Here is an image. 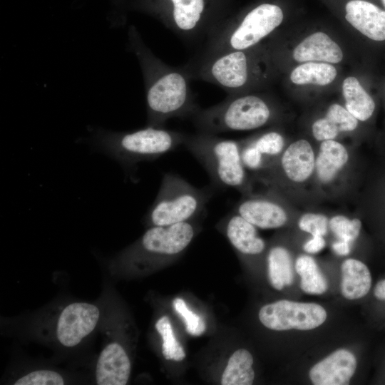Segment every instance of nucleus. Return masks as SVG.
<instances>
[{
	"label": "nucleus",
	"instance_id": "nucleus-25",
	"mask_svg": "<svg viewBox=\"0 0 385 385\" xmlns=\"http://www.w3.org/2000/svg\"><path fill=\"white\" fill-rule=\"evenodd\" d=\"M252 145L262 155L263 163L265 157H274L282 150L284 140L281 133L277 131H268L253 140H245Z\"/></svg>",
	"mask_w": 385,
	"mask_h": 385
},
{
	"label": "nucleus",
	"instance_id": "nucleus-8",
	"mask_svg": "<svg viewBox=\"0 0 385 385\" xmlns=\"http://www.w3.org/2000/svg\"><path fill=\"white\" fill-rule=\"evenodd\" d=\"M100 317L98 307L87 302H73L61 312L56 326L58 342L66 347H74L91 333Z\"/></svg>",
	"mask_w": 385,
	"mask_h": 385
},
{
	"label": "nucleus",
	"instance_id": "nucleus-29",
	"mask_svg": "<svg viewBox=\"0 0 385 385\" xmlns=\"http://www.w3.org/2000/svg\"><path fill=\"white\" fill-rule=\"evenodd\" d=\"M326 118L337 127L339 132L352 131L358 125V120L346 108L337 103L329 106Z\"/></svg>",
	"mask_w": 385,
	"mask_h": 385
},
{
	"label": "nucleus",
	"instance_id": "nucleus-12",
	"mask_svg": "<svg viewBox=\"0 0 385 385\" xmlns=\"http://www.w3.org/2000/svg\"><path fill=\"white\" fill-rule=\"evenodd\" d=\"M130 374V361L123 347L113 342L101 351L96 367L98 385H125Z\"/></svg>",
	"mask_w": 385,
	"mask_h": 385
},
{
	"label": "nucleus",
	"instance_id": "nucleus-22",
	"mask_svg": "<svg viewBox=\"0 0 385 385\" xmlns=\"http://www.w3.org/2000/svg\"><path fill=\"white\" fill-rule=\"evenodd\" d=\"M336 76L337 70L331 64L324 62H306L292 71L290 80L297 85L325 86L332 83Z\"/></svg>",
	"mask_w": 385,
	"mask_h": 385
},
{
	"label": "nucleus",
	"instance_id": "nucleus-5",
	"mask_svg": "<svg viewBox=\"0 0 385 385\" xmlns=\"http://www.w3.org/2000/svg\"><path fill=\"white\" fill-rule=\"evenodd\" d=\"M212 194L211 188H198L177 174L165 173L147 222L151 226L188 222L205 209Z\"/></svg>",
	"mask_w": 385,
	"mask_h": 385
},
{
	"label": "nucleus",
	"instance_id": "nucleus-21",
	"mask_svg": "<svg viewBox=\"0 0 385 385\" xmlns=\"http://www.w3.org/2000/svg\"><path fill=\"white\" fill-rule=\"evenodd\" d=\"M268 277L271 285L282 290L293 281L292 258L289 251L282 246L272 247L267 256Z\"/></svg>",
	"mask_w": 385,
	"mask_h": 385
},
{
	"label": "nucleus",
	"instance_id": "nucleus-1",
	"mask_svg": "<svg viewBox=\"0 0 385 385\" xmlns=\"http://www.w3.org/2000/svg\"><path fill=\"white\" fill-rule=\"evenodd\" d=\"M128 46L141 68L145 91L147 125L163 127L172 118L192 117L200 108L183 66L166 64L152 52L135 26L128 32Z\"/></svg>",
	"mask_w": 385,
	"mask_h": 385
},
{
	"label": "nucleus",
	"instance_id": "nucleus-28",
	"mask_svg": "<svg viewBox=\"0 0 385 385\" xmlns=\"http://www.w3.org/2000/svg\"><path fill=\"white\" fill-rule=\"evenodd\" d=\"M65 381L63 376L52 370H36L17 379L15 385H63Z\"/></svg>",
	"mask_w": 385,
	"mask_h": 385
},
{
	"label": "nucleus",
	"instance_id": "nucleus-36",
	"mask_svg": "<svg viewBox=\"0 0 385 385\" xmlns=\"http://www.w3.org/2000/svg\"><path fill=\"white\" fill-rule=\"evenodd\" d=\"M382 1H383V4H384V5L385 6V0H382Z\"/></svg>",
	"mask_w": 385,
	"mask_h": 385
},
{
	"label": "nucleus",
	"instance_id": "nucleus-14",
	"mask_svg": "<svg viewBox=\"0 0 385 385\" xmlns=\"http://www.w3.org/2000/svg\"><path fill=\"white\" fill-rule=\"evenodd\" d=\"M279 165L289 180L296 183L307 180L315 168L314 154L310 143L304 139L291 143L282 153Z\"/></svg>",
	"mask_w": 385,
	"mask_h": 385
},
{
	"label": "nucleus",
	"instance_id": "nucleus-23",
	"mask_svg": "<svg viewBox=\"0 0 385 385\" xmlns=\"http://www.w3.org/2000/svg\"><path fill=\"white\" fill-rule=\"evenodd\" d=\"M295 270L300 277V287L309 294H322L327 289V282L316 261L309 255L297 257Z\"/></svg>",
	"mask_w": 385,
	"mask_h": 385
},
{
	"label": "nucleus",
	"instance_id": "nucleus-34",
	"mask_svg": "<svg viewBox=\"0 0 385 385\" xmlns=\"http://www.w3.org/2000/svg\"><path fill=\"white\" fill-rule=\"evenodd\" d=\"M334 252L340 256H346L350 252V242L340 240L332 245Z\"/></svg>",
	"mask_w": 385,
	"mask_h": 385
},
{
	"label": "nucleus",
	"instance_id": "nucleus-16",
	"mask_svg": "<svg viewBox=\"0 0 385 385\" xmlns=\"http://www.w3.org/2000/svg\"><path fill=\"white\" fill-rule=\"evenodd\" d=\"M297 62L337 63L342 60L339 45L323 32H316L305 38L293 51Z\"/></svg>",
	"mask_w": 385,
	"mask_h": 385
},
{
	"label": "nucleus",
	"instance_id": "nucleus-30",
	"mask_svg": "<svg viewBox=\"0 0 385 385\" xmlns=\"http://www.w3.org/2000/svg\"><path fill=\"white\" fill-rule=\"evenodd\" d=\"M328 224L327 216L312 212L302 215L298 222L299 229L312 236H324L327 233Z\"/></svg>",
	"mask_w": 385,
	"mask_h": 385
},
{
	"label": "nucleus",
	"instance_id": "nucleus-9",
	"mask_svg": "<svg viewBox=\"0 0 385 385\" xmlns=\"http://www.w3.org/2000/svg\"><path fill=\"white\" fill-rule=\"evenodd\" d=\"M195 234L190 221L167 226H152L143 235L138 245L144 253L158 256H174L183 251Z\"/></svg>",
	"mask_w": 385,
	"mask_h": 385
},
{
	"label": "nucleus",
	"instance_id": "nucleus-31",
	"mask_svg": "<svg viewBox=\"0 0 385 385\" xmlns=\"http://www.w3.org/2000/svg\"><path fill=\"white\" fill-rule=\"evenodd\" d=\"M339 133L337 127L326 117L318 119L312 125V133L317 140H334Z\"/></svg>",
	"mask_w": 385,
	"mask_h": 385
},
{
	"label": "nucleus",
	"instance_id": "nucleus-11",
	"mask_svg": "<svg viewBox=\"0 0 385 385\" xmlns=\"http://www.w3.org/2000/svg\"><path fill=\"white\" fill-rule=\"evenodd\" d=\"M232 211L262 229L281 227L288 219L285 208L268 197H244L238 202Z\"/></svg>",
	"mask_w": 385,
	"mask_h": 385
},
{
	"label": "nucleus",
	"instance_id": "nucleus-24",
	"mask_svg": "<svg viewBox=\"0 0 385 385\" xmlns=\"http://www.w3.org/2000/svg\"><path fill=\"white\" fill-rule=\"evenodd\" d=\"M155 329L160 334L163 344L162 351L167 360L182 361L185 357V352L175 337L170 321L168 317H161L155 324Z\"/></svg>",
	"mask_w": 385,
	"mask_h": 385
},
{
	"label": "nucleus",
	"instance_id": "nucleus-2",
	"mask_svg": "<svg viewBox=\"0 0 385 385\" xmlns=\"http://www.w3.org/2000/svg\"><path fill=\"white\" fill-rule=\"evenodd\" d=\"M185 133L147 125L133 131L98 130L95 140L107 155L125 166L153 160L183 145Z\"/></svg>",
	"mask_w": 385,
	"mask_h": 385
},
{
	"label": "nucleus",
	"instance_id": "nucleus-19",
	"mask_svg": "<svg viewBox=\"0 0 385 385\" xmlns=\"http://www.w3.org/2000/svg\"><path fill=\"white\" fill-rule=\"evenodd\" d=\"M342 91L346 109L357 120L366 121L373 115L375 102L355 77L344 79Z\"/></svg>",
	"mask_w": 385,
	"mask_h": 385
},
{
	"label": "nucleus",
	"instance_id": "nucleus-33",
	"mask_svg": "<svg viewBox=\"0 0 385 385\" xmlns=\"http://www.w3.org/2000/svg\"><path fill=\"white\" fill-rule=\"evenodd\" d=\"M373 297L375 302L385 305V278L379 279L374 285Z\"/></svg>",
	"mask_w": 385,
	"mask_h": 385
},
{
	"label": "nucleus",
	"instance_id": "nucleus-20",
	"mask_svg": "<svg viewBox=\"0 0 385 385\" xmlns=\"http://www.w3.org/2000/svg\"><path fill=\"white\" fill-rule=\"evenodd\" d=\"M253 357L245 349L235 351L230 357L222 375V385H251L255 379Z\"/></svg>",
	"mask_w": 385,
	"mask_h": 385
},
{
	"label": "nucleus",
	"instance_id": "nucleus-13",
	"mask_svg": "<svg viewBox=\"0 0 385 385\" xmlns=\"http://www.w3.org/2000/svg\"><path fill=\"white\" fill-rule=\"evenodd\" d=\"M346 21L362 34L374 41L385 40V11L364 0L346 4Z\"/></svg>",
	"mask_w": 385,
	"mask_h": 385
},
{
	"label": "nucleus",
	"instance_id": "nucleus-35",
	"mask_svg": "<svg viewBox=\"0 0 385 385\" xmlns=\"http://www.w3.org/2000/svg\"><path fill=\"white\" fill-rule=\"evenodd\" d=\"M383 187H384L383 190H380V192H383V195L381 193L379 194L378 212L379 214V216L381 220V222H383V224L385 226V183ZM384 230H385V227H384Z\"/></svg>",
	"mask_w": 385,
	"mask_h": 385
},
{
	"label": "nucleus",
	"instance_id": "nucleus-7",
	"mask_svg": "<svg viewBox=\"0 0 385 385\" xmlns=\"http://www.w3.org/2000/svg\"><path fill=\"white\" fill-rule=\"evenodd\" d=\"M259 319L265 327L272 330H310L325 322L327 312L316 303L282 299L262 307Z\"/></svg>",
	"mask_w": 385,
	"mask_h": 385
},
{
	"label": "nucleus",
	"instance_id": "nucleus-15",
	"mask_svg": "<svg viewBox=\"0 0 385 385\" xmlns=\"http://www.w3.org/2000/svg\"><path fill=\"white\" fill-rule=\"evenodd\" d=\"M223 223L227 239L240 253L257 255L263 252L265 243L258 236L255 226L239 214L227 216Z\"/></svg>",
	"mask_w": 385,
	"mask_h": 385
},
{
	"label": "nucleus",
	"instance_id": "nucleus-6",
	"mask_svg": "<svg viewBox=\"0 0 385 385\" xmlns=\"http://www.w3.org/2000/svg\"><path fill=\"white\" fill-rule=\"evenodd\" d=\"M167 4L152 13L157 14L163 23L180 38L188 43H203L219 26L208 16L206 0H166L139 4L140 8Z\"/></svg>",
	"mask_w": 385,
	"mask_h": 385
},
{
	"label": "nucleus",
	"instance_id": "nucleus-4",
	"mask_svg": "<svg viewBox=\"0 0 385 385\" xmlns=\"http://www.w3.org/2000/svg\"><path fill=\"white\" fill-rule=\"evenodd\" d=\"M272 117L268 102L255 94L227 96L221 103L200 108L192 117L198 132L217 134L249 130L267 124Z\"/></svg>",
	"mask_w": 385,
	"mask_h": 385
},
{
	"label": "nucleus",
	"instance_id": "nucleus-3",
	"mask_svg": "<svg viewBox=\"0 0 385 385\" xmlns=\"http://www.w3.org/2000/svg\"><path fill=\"white\" fill-rule=\"evenodd\" d=\"M183 145L205 168L212 188H232L243 192L247 189L240 141L197 132L187 134Z\"/></svg>",
	"mask_w": 385,
	"mask_h": 385
},
{
	"label": "nucleus",
	"instance_id": "nucleus-27",
	"mask_svg": "<svg viewBox=\"0 0 385 385\" xmlns=\"http://www.w3.org/2000/svg\"><path fill=\"white\" fill-rule=\"evenodd\" d=\"M174 309L183 318L188 333L192 336H200L205 330L204 319L198 314L190 310L185 302L181 298L173 301Z\"/></svg>",
	"mask_w": 385,
	"mask_h": 385
},
{
	"label": "nucleus",
	"instance_id": "nucleus-18",
	"mask_svg": "<svg viewBox=\"0 0 385 385\" xmlns=\"http://www.w3.org/2000/svg\"><path fill=\"white\" fill-rule=\"evenodd\" d=\"M349 160L345 147L334 140H324L315 160L317 178L323 183L332 182Z\"/></svg>",
	"mask_w": 385,
	"mask_h": 385
},
{
	"label": "nucleus",
	"instance_id": "nucleus-26",
	"mask_svg": "<svg viewBox=\"0 0 385 385\" xmlns=\"http://www.w3.org/2000/svg\"><path fill=\"white\" fill-rule=\"evenodd\" d=\"M332 232L340 240L349 242L354 241L361 229V221L359 218L349 219L344 215H335L329 222Z\"/></svg>",
	"mask_w": 385,
	"mask_h": 385
},
{
	"label": "nucleus",
	"instance_id": "nucleus-17",
	"mask_svg": "<svg viewBox=\"0 0 385 385\" xmlns=\"http://www.w3.org/2000/svg\"><path fill=\"white\" fill-rule=\"evenodd\" d=\"M341 292L344 297L353 300L364 297L370 292L372 279L369 267L356 259L344 260L341 267Z\"/></svg>",
	"mask_w": 385,
	"mask_h": 385
},
{
	"label": "nucleus",
	"instance_id": "nucleus-10",
	"mask_svg": "<svg viewBox=\"0 0 385 385\" xmlns=\"http://www.w3.org/2000/svg\"><path fill=\"white\" fill-rule=\"evenodd\" d=\"M357 361L353 353L339 349L314 364L309 376L315 385L349 384L355 373Z\"/></svg>",
	"mask_w": 385,
	"mask_h": 385
},
{
	"label": "nucleus",
	"instance_id": "nucleus-32",
	"mask_svg": "<svg viewBox=\"0 0 385 385\" xmlns=\"http://www.w3.org/2000/svg\"><path fill=\"white\" fill-rule=\"evenodd\" d=\"M325 244L326 242L323 236H312V239L305 242L303 249L308 253H317L325 247Z\"/></svg>",
	"mask_w": 385,
	"mask_h": 385
}]
</instances>
